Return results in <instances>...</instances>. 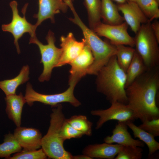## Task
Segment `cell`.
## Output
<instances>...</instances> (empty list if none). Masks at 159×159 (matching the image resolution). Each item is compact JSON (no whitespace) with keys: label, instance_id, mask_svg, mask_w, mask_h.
<instances>
[{"label":"cell","instance_id":"cell-1","mask_svg":"<svg viewBox=\"0 0 159 159\" xmlns=\"http://www.w3.org/2000/svg\"><path fill=\"white\" fill-rule=\"evenodd\" d=\"M159 89V66L148 69L125 88L127 105L135 120L142 122L159 118L156 97Z\"/></svg>","mask_w":159,"mask_h":159},{"label":"cell","instance_id":"cell-2","mask_svg":"<svg viewBox=\"0 0 159 159\" xmlns=\"http://www.w3.org/2000/svg\"><path fill=\"white\" fill-rule=\"evenodd\" d=\"M96 80L97 91L104 95L111 104H127L125 92L126 72L117 63L116 55L99 71Z\"/></svg>","mask_w":159,"mask_h":159},{"label":"cell","instance_id":"cell-3","mask_svg":"<svg viewBox=\"0 0 159 159\" xmlns=\"http://www.w3.org/2000/svg\"><path fill=\"white\" fill-rule=\"evenodd\" d=\"M66 3L73 15V17L69 18V20L81 29L85 44L91 50L94 57L93 62L89 68L87 74L96 75L111 58L116 55V46L110 42L102 40L93 30L84 24L77 13L72 2L68 1Z\"/></svg>","mask_w":159,"mask_h":159},{"label":"cell","instance_id":"cell-4","mask_svg":"<svg viewBox=\"0 0 159 159\" xmlns=\"http://www.w3.org/2000/svg\"><path fill=\"white\" fill-rule=\"evenodd\" d=\"M50 115V125L46 134L43 137L41 148L48 158L53 159H72L73 155L64 147V141L61 135L62 125L66 118L61 104L53 107Z\"/></svg>","mask_w":159,"mask_h":159},{"label":"cell","instance_id":"cell-5","mask_svg":"<svg viewBox=\"0 0 159 159\" xmlns=\"http://www.w3.org/2000/svg\"><path fill=\"white\" fill-rule=\"evenodd\" d=\"M135 34V49L147 69L159 66V42L152 29L151 22L142 24Z\"/></svg>","mask_w":159,"mask_h":159},{"label":"cell","instance_id":"cell-6","mask_svg":"<svg viewBox=\"0 0 159 159\" xmlns=\"http://www.w3.org/2000/svg\"><path fill=\"white\" fill-rule=\"evenodd\" d=\"M47 44H43L36 36L31 37L29 44H35L38 46L41 55L40 63H42L43 69L38 80L40 82L48 81L50 79L53 68L56 66L60 59L62 49L55 44V38L54 33L49 30L46 37Z\"/></svg>","mask_w":159,"mask_h":159},{"label":"cell","instance_id":"cell-7","mask_svg":"<svg viewBox=\"0 0 159 159\" xmlns=\"http://www.w3.org/2000/svg\"><path fill=\"white\" fill-rule=\"evenodd\" d=\"M69 85V88L63 92L47 95L36 92L34 90L30 83L28 82L26 85L24 96L26 103L29 106H32L34 102H38L54 107L61 103L67 102L74 107H79L81 103L76 98L74 94V89L76 84L71 83Z\"/></svg>","mask_w":159,"mask_h":159},{"label":"cell","instance_id":"cell-8","mask_svg":"<svg viewBox=\"0 0 159 159\" xmlns=\"http://www.w3.org/2000/svg\"><path fill=\"white\" fill-rule=\"evenodd\" d=\"M9 4L12 12V20L8 24L2 25L1 29L3 31L9 32L12 34L14 38V44L17 53L19 54L20 50L18 42L19 39L26 33H28L31 37L36 36V29L34 25L28 22L26 19L25 14L28 4H26L23 8V17L19 14L18 4L16 1H11Z\"/></svg>","mask_w":159,"mask_h":159},{"label":"cell","instance_id":"cell-9","mask_svg":"<svg viewBox=\"0 0 159 159\" xmlns=\"http://www.w3.org/2000/svg\"><path fill=\"white\" fill-rule=\"evenodd\" d=\"M128 25L124 21L118 25H110L100 22L92 30L99 36L105 37L114 45H124L135 46L134 38L127 31Z\"/></svg>","mask_w":159,"mask_h":159},{"label":"cell","instance_id":"cell-10","mask_svg":"<svg viewBox=\"0 0 159 159\" xmlns=\"http://www.w3.org/2000/svg\"><path fill=\"white\" fill-rule=\"evenodd\" d=\"M111 104L110 107L107 109L91 111L92 115L99 117L96 123V130L100 129L105 122L110 120L133 122L135 120L132 111L127 104L118 102Z\"/></svg>","mask_w":159,"mask_h":159},{"label":"cell","instance_id":"cell-11","mask_svg":"<svg viewBox=\"0 0 159 159\" xmlns=\"http://www.w3.org/2000/svg\"><path fill=\"white\" fill-rule=\"evenodd\" d=\"M94 60V57L91 50L85 44L80 53L69 64L71 68L69 83L76 84L82 77L87 74Z\"/></svg>","mask_w":159,"mask_h":159},{"label":"cell","instance_id":"cell-12","mask_svg":"<svg viewBox=\"0 0 159 159\" xmlns=\"http://www.w3.org/2000/svg\"><path fill=\"white\" fill-rule=\"evenodd\" d=\"M60 41L62 53L56 67L69 64L80 53L85 44L84 38L81 41H77L71 32L66 36H61Z\"/></svg>","mask_w":159,"mask_h":159},{"label":"cell","instance_id":"cell-13","mask_svg":"<svg viewBox=\"0 0 159 159\" xmlns=\"http://www.w3.org/2000/svg\"><path fill=\"white\" fill-rule=\"evenodd\" d=\"M117 7L118 10L123 14L125 21L135 34L142 24L150 21L137 3L128 1L123 4H119Z\"/></svg>","mask_w":159,"mask_h":159},{"label":"cell","instance_id":"cell-14","mask_svg":"<svg viewBox=\"0 0 159 159\" xmlns=\"http://www.w3.org/2000/svg\"><path fill=\"white\" fill-rule=\"evenodd\" d=\"M68 8L65 3L61 0H39V10L34 17L37 19L34 25L35 28L46 19H50L55 22L54 15L61 11L66 12Z\"/></svg>","mask_w":159,"mask_h":159},{"label":"cell","instance_id":"cell-15","mask_svg":"<svg viewBox=\"0 0 159 159\" xmlns=\"http://www.w3.org/2000/svg\"><path fill=\"white\" fill-rule=\"evenodd\" d=\"M13 134L23 149L35 150L41 148L42 134L40 131L32 127H16Z\"/></svg>","mask_w":159,"mask_h":159},{"label":"cell","instance_id":"cell-16","mask_svg":"<svg viewBox=\"0 0 159 159\" xmlns=\"http://www.w3.org/2000/svg\"><path fill=\"white\" fill-rule=\"evenodd\" d=\"M126 122L118 121L112 132V135L104 139V142L117 144L122 146H131L143 147L145 143L139 139L133 138L129 132Z\"/></svg>","mask_w":159,"mask_h":159},{"label":"cell","instance_id":"cell-17","mask_svg":"<svg viewBox=\"0 0 159 159\" xmlns=\"http://www.w3.org/2000/svg\"><path fill=\"white\" fill-rule=\"evenodd\" d=\"M122 146L117 144H109L105 142L90 144L84 149L82 153L91 159H114Z\"/></svg>","mask_w":159,"mask_h":159},{"label":"cell","instance_id":"cell-18","mask_svg":"<svg viewBox=\"0 0 159 159\" xmlns=\"http://www.w3.org/2000/svg\"><path fill=\"white\" fill-rule=\"evenodd\" d=\"M6 112L8 118L12 120L16 127L21 124V116L24 104L26 100L21 93L6 96Z\"/></svg>","mask_w":159,"mask_h":159},{"label":"cell","instance_id":"cell-19","mask_svg":"<svg viewBox=\"0 0 159 159\" xmlns=\"http://www.w3.org/2000/svg\"><path fill=\"white\" fill-rule=\"evenodd\" d=\"M100 16L104 23L118 25L125 21L123 17L119 14L117 6L111 0H100Z\"/></svg>","mask_w":159,"mask_h":159},{"label":"cell","instance_id":"cell-20","mask_svg":"<svg viewBox=\"0 0 159 159\" xmlns=\"http://www.w3.org/2000/svg\"><path fill=\"white\" fill-rule=\"evenodd\" d=\"M29 68L28 65L24 66L19 74L11 79L0 81V88L6 96L16 94L17 87L29 79Z\"/></svg>","mask_w":159,"mask_h":159},{"label":"cell","instance_id":"cell-21","mask_svg":"<svg viewBox=\"0 0 159 159\" xmlns=\"http://www.w3.org/2000/svg\"><path fill=\"white\" fill-rule=\"evenodd\" d=\"M126 123L128 127L132 131L134 138H138L147 146L149 157L159 150V143L155 140L153 135L136 125L132 121H128Z\"/></svg>","mask_w":159,"mask_h":159},{"label":"cell","instance_id":"cell-22","mask_svg":"<svg viewBox=\"0 0 159 159\" xmlns=\"http://www.w3.org/2000/svg\"><path fill=\"white\" fill-rule=\"evenodd\" d=\"M147 70L142 59L135 50L132 60L126 72L125 88Z\"/></svg>","mask_w":159,"mask_h":159},{"label":"cell","instance_id":"cell-23","mask_svg":"<svg viewBox=\"0 0 159 159\" xmlns=\"http://www.w3.org/2000/svg\"><path fill=\"white\" fill-rule=\"evenodd\" d=\"M22 149L13 134L9 132L4 135V142L0 144V158L8 159L11 154L20 152Z\"/></svg>","mask_w":159,"mask_h":159},{"label":"cell","instance_id":"cell-24","mask_svg":"<svg viewBox=\"0 0 159 159\" xmlns=\"http://www.w3.org/2000/svg\"><path fill=\"white\" fill-rule=\"evenodd\" d=\"M115 46L117 49L116 56L117 63L126 72L133 58L135 49L124 45H117Z\"/></svg>","mask_w":159,"mask_h":159},{"label":"cell","instance_id":"cell-25","mask_svg":"<svg viewBox=\"0 0 159 159\" xmlns=\"http://www.w3.org/2000/svg\"><path fill=\"white\" fill-rule=\"evenodd\" d=\"M88 15L89 28L92 29L101 21L100 0H84Z\"/></svg>","mask_w":159,"mask_h":159},{"label":"cell","instance_id":"cell-26","mask_svg":"<svg viewBox=\"0 0 159 159\" xmlns=\"http://www.w3.org/2000/svg\"><path fill=\"white\" fill-rule=\"evenodd\" d=\"M68 123L74 129L81 132L83 135H92V123L84 115H74L67 119Z\"/></svg>","mask_w":159,"mask_h":159},{"label":"cell","instance_id":"cell-27","mask_svg":"<svg viewBox=\"0 0 159 159\" xmlns=\"http://www.w3.org/2000/svg\"><path fill=\"white\" fill-rule=\"evenodd\" d=\"M137 3L150 21L159 18V3L155 0H139Z\"/></svg>","mask_w":159,"mask_h":159},{"label":"cell","instance_id":"cell-28","mask_svg":"<svg viewBox=\"0 0 159 159\" xmlns=\"http://www.w3.org/2000/svg\"><path fill=\"white\" fill-rule=\"evenodd\" d=\"M143 151L140 147L123 146L114 159H141Z\"/></svg>","mask_w":159,"mask_h":159},{"label":"cell","instance_id":"cell-29","mask_svg":"<svg viewBox=\"0 0 159 159\" xmlns=\"http://www.w3.org/2000/svg\"><path fill=\"white\" fill-rule=\"evenodd\" d=\"M48 158L45 153L41 148L35 150L23 149L15 153L8 159H46Z\"/></svg>","mask_w":159,"mask_h":159},{"label":"cell","instance_id":"cell-30","mask_svg":"<svg viewBox=\"0 0 159 159\" xmlns=\"http://www.w3.org/2000/svg\"><path fill=\"white\" fill-rule=\"evenodd\" d=\"M61 135L64 141L72 138H79L83 135L81 132L74 129L70 125L66 118L61 127Z\"/></svg>","mask_w":159,"mask_h":159},{"label":"cell","instance_id":"cell-31","mask_svg":"<svg viewBox=\"0 0 159 159\" xmlns=\"http://www.w3.org/2000/svg\"><path fill=\"white\" fill-rule=\"evenodd\" d=\"M138 126L154 137L159 136V118L144 121Z\"/></svg>","mask_w":159,"mask_h":159},{"label":"cell","instance_id":"cell-32","mask_svg":"<svg viewBox=\"0 0 159 159\" xmlns=\"http://www.w3.org/2000/svg\"><path fill=\"white\" fill-rule=\"evenodd\" d=\"M151 26L155 37L159 42V21L155 20L153 23H151Z\"/></svg>","mask_w":159,"mask_h":159},{"label":"cell","instance_id":"cell-33","mask_svg":"<svg viewBox=\"0 0 159 159\" xmlns=\"http://www.w3.org/2000/svg\"><path fill=\"white\" fill-rule=\"evenodd\" d=\"M72 159H92L89 157L85 154L73 155Z\"/></svg>","mask_w":159,"mask_h":159},{"label":"cell","instance_id":"cell-34","mask_svg":"<svg viewBox=\"0 0 159 159\" xmlns=\"http://www.w3.org/2000/svg\"><path fill=\"white\" fill-rule=\"evenodd\" d=\"M119 4H122L128 1V0H113Z\"/></svg>","mask_w":159,"mask_h":159},{"label":"cell","instance_id":"cell-35","mask_svg":"<svg viewBox=\"0 0 159 159\" xmlns=\"http://www.w3.org/2000/svg\"><path fill=\"white\" fill-rule=\"evenodd\" d=\"M139 0H128V1L137 3Z\"/></svg>","mask_w":159,"mask_h":159},{"label":"cell","instance_id":"cell-36","mask_svg":"<svg viewBox=\"0 0 159 159\" xmlns=\"http://www.w3.org/2000/svg\"><path fill=\"white\" fill-rule=\"evenodd\" d=\"M61 0L63 1H64V2H65L66 1H68V0L71 1H72L74 0Z\"/></svg>","mask_w":159,"mask_h":159},{"label":"cell","instance_id":"cell-37","mask_svg":"<svg viewBox=\"0 0 159 159\" xmlns=\"http://www.w3.org/2000/svg\"><path fill=\"white\" fill-rule=\"evenodd\" d=\"M157 2L159 3V0H155Z\"/></svg>","mask_w":159,"mask_h":159}]
</instances>
